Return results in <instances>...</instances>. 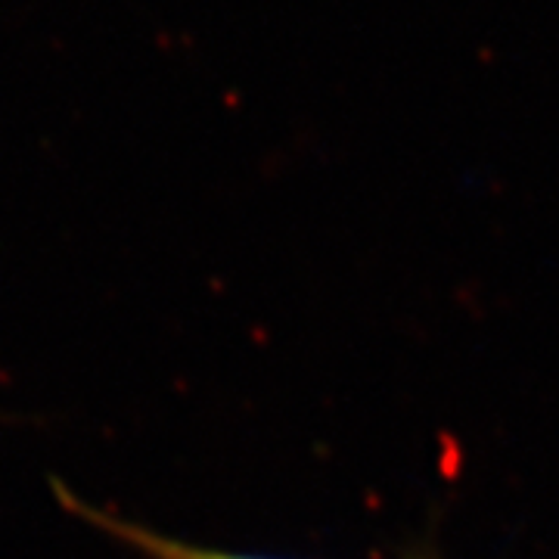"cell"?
Instances as JSON below:
<instances>
[{"mask_svg":"<svg viewBox=\"0 0 559 559\" xmlns=\"http://www.w3.org/2000/svg\"><path fill=\"white\" fill-rule=\"evenodd\" d=\"M57 500L62 503L66 513L79 516L87 525H94L97 532L109 535L112 540L124 544L128 550H134L143 559H271V557H252V554H234V550H221V547H202V544H190V540H178L165 532H156L150 525L134 520H124L112 510H100L79 495H72L66 485H53Z\"/></svg>","mask_w":559,"mask_h":559,"instance_id":"obj_1","label":"cell"}]
</instances>
